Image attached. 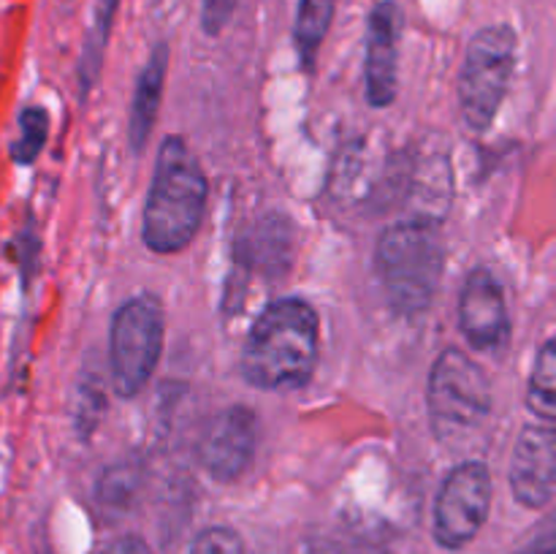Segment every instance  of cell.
Here are the masks:
<instances>
[{
    "label": "cell",
    "mask_w": 556,
    "mask_h": 554,
    "mask_svg": "<svg viewBox=\"0 0 556 554\" xmlns=\"http://www.w3.org/2000/svg\"><path fill=\"white\" fill-rule=\"evenodd\" d=\"M320 320L299 297L277 299L250 326L242 348V378L264 391L302 389L318 364Z\"/></svg>",
    "instance_id": "obj_1"
},
{
    "label": "cell",
    "mask_w": 556,
    "mask_h": 554,
    "mask_svg": "<svg viewBox=\"0 0 556 554\" xmlns=\"http://www.w3.org/2000/svg\"><path fill=\"white\" fill-rule=\"evenodd\" d=\"M210 182L182 136H166L157 150L150 196L141 217V239L157 255L182 253L199 234Z\"/></svg>",
    "instance_id": "obj_2"
},
{
    "label": "cell",
    "mask_w": 556,
    "mask_h": 554,
    "mask_svg": "<svg viewBox=\"0 0 556 554\" xmlns=\"http://www.w3.org/2000/svg\"><path fill=\"white\" fill-rule=\"evenodd\" d=\"M375 266L391 307L402 315H421L438 293L445 266L440 221L410 217L386 228L375 250Z\"/></svg>",
    "instance_id": "obj_3"
},
{
    "label": "cell",
    "mask_w": 556,
    "mask_h": 554,
    "mask_svg": "<svg viewBox=\"0 0 556 554\" xmlns=\"http://www.w3.org/2000/svg\"><path fill=\"white\" fill-rule=\"evenodd\" d=\"M516 33L510 25H486L470 38L459 74V109L467 130L486 134L497 117L516 71Z\"/></svg>",
    "instance_id": "obj_4"
},
{
    "label": "cell",
    "mask_w": 556,
    "mask_h": 554,
    "mask_svg": "<svg viewBox=\"0 0 556 554\" xmlns=\"http://www.w3.org/2000/svg\"><path fill=\"white\" fill-rule=\"evenodd\" d=\"M429 424L443 443L481 427L492 413L486 373L459 348H445L432 364L427 386Z\"/></svg>",
    "instance_id": "obj_5"
},
{
    "label": "cell",
    "mask_w": 556,
    "mask_h": 554,
    "mask_svg": "<svg viewBox=\"0 0 556 554\" xmlns=\"http://www.w3.org/2000/svg\"><path fill=\"white\" fill-rule=\"evenodd\" d=\"M166 337V313L155 293H139L114 313L109 331V364L114 391L136 396L155 375Z\"/></svg>",
    "instance_id": "obj_6"
},
{
    "label": "cell",
    "mask_w": 556,
    "mask_h": 554,
    "mask_svg": "<svg viewBox=\"0 0 556 554\" xmlns=\"http://www.w3.org/2000/svg\"><path fill=\"white\" fill-rule=\"evenodd\" d=\"M492 508V473L483 462H462L445 476L434 500V541L462 549L481 532Z\"/></svg>",
    "instance_id": "obj_7"
},
{
    "label": "cell",
    "mask_w": 556,
    "mask_h": 554,
    "mask_svg": "<svg viewBox=\"0 0 556 554\" xmlns=\"http://www.w3.org/2000/svg\"><path fill=\"white\" fill-rule=\"evenodd\" d=\"M261 443V418L253 407L231 405L212 416L199 438V462L215 481L231 483L244 476Z\"/></svg>",
    "instance_id": "obj_8"
},
{
    "label": "cell",
    "mask_w": 556,
    "mask_h": 554,
    "mask_svg": "<svg viewBox=\"0 0 556 554\" xmlns=\"http://www.w3.org/2000/svg\"><path fill=\"white\" fill-rule=\"evenodd\" d=\"M459 329L481 353H497L508 345L510 315L505 291L486 266H478L467 275L459 297Z\"/></svg>",
    "instance_id": "obj_9"
},
{
    "label": "cell",
    "mask_w": 556,
    "mask_h": 554,
    "mask_svg": "<svg viewBox=\"0 0 556 554\" xmlns=\"http://www.w3.org/2000/svg\"><path fill=\"white\" fill-rule=\"evenodd\" d=\"M510 492L525 508H543L556 494V424L521 429L510 456Z\"/></svg>",
    "instance_id": "obj_10"
},
{
    "label": "cell",
    "mask_w": 556,
    "mask_h": 554,
    "mask_svg": "<svg viewBox=\"0 0 556 554\" xmlns=\"http://www.w3.org/2000/svg\"><path fill=\"white\" fill-rule=\"evenodd\" d=\"M400 5L380 0L367 20V58H364V81L367 101L375 109H386L396 98V60H400Z\"/></svg>",
    "instance_id": "obj_11"
},
{
    "label": "cell",
    "mask_w": 556,
    "mask_h": 554,
    "mask_svg": "<svg viewBox=\"0 0 556 554\" xmlns=\"http://www.w3.org/2000/svg\"><path fill=\"white\" fill-rule=\"evenodd\" d=\"M166 71H168V43H155L150 52V60L141 68L139 81L134 90V103H130V117H128V139L130 150L141 152L144 144L150 141L152 125L157 119V109H161L163 85H166Z\"/></svg>",
    "instance_id": "obj_12"
},
{
    "label": "cell",
    "mask_w": 556,
    "mask_h": 554,
    "mask_svg": "<svg viewBox=\"0 0 556 554\" xmlns=\"http://www.w3.org/2000/svg\"><path fill=\"white\" fill-rule=\"evenodd\" d=\"M334 9L337 0H299L296 22H293V47H296L299 65L304 71L315 68L320 47L334 22Z\"/></svg>",
    "instance_id": "obj_13"
},
{
    "label": "cell",
    "mask_w": 556,
    "mask_h": 554,
    "mask_svg": "<svg viewBox=\"0 0 556 554\" xmlns=\"http://www.w3.org/2000/svg\"><path fill=\"white\" fill-rule=\"evenodd\" d=\"M527 405L546 424H556V340H548L538 351L527 386Z\"/></svg>",
    "instance_id": "obj_14"
},
{
    "label": "cell",
    "mask_w": 556,
    "mask_h": 554,
    "mask_svg": "<svg viewBox=\"0 0 556 554\" xmlns=\"http://www.w3.org/2000/svg\"><path fill=\"white\" fill-rule=\"evenodd\" d=\"M117 9H119V0H98L96 20H92L90 33H87V41H85V49H81V60H79L81 96H87V90L96 85L98 71H101L103 49H106L109 33H112Z\"/></svg>",
    "instance_id": "obj_15"
},
{
    "label": "cell",
    "mask_w": 556,
    "mask_h": 554,
    "mask_svg": "<svg viewBox=\"0 0 556 554\" xmlns=\"http://www.w3.org/2000/svg\"><path fill=\"white\" fill-rule=\"evenodd\" d=\"M136 492H139V470H134V467L128 465L109 467V470L98 478L96 498L103 511H117V514H123V511L130 508Z\"/></svg>",
    "instance_id": "obj_16"
},
{
    "label": "cell",
    "mask_w": 556,
    "mask_h": 554,
    "mask_svg": "<svg viewBox=\"0 0 556 554\" xmlns=\"http://www.w3.org/2000/svg\"><path fill=\"white\" fill-rule=\"evenodd\" d=\"M49 136V114L41 106H27L20 114V139L14 141V161L20 166H30L41 155L43 144Z\"/></svg>",
    "instance_id": "obj_17"
},
{
    "label": "cell",
    "mask_w": 556,
    "mask_h": 554,
    "mask_svg": "<svg viewBox=\"0 0 556 554\" xmlns=\"http://www.w3.org/2000/svg\"><path fill=\"white\" fill-rule=\"evenodd\" d=\"M188 554H248L244 552V541L239 532L228 530V527H210V530L199 532L190 546Z\"/></svg>",
    "instance_id": "obj_18"
},
{
    "label": "cell",
    "mask_w": 556,
    "mask_h": 554,
    "mask_svg": "<svg viewBox=\"0 0 556 554\" xmlns=\"http://www.w3.org/2000/svg\"><path fill=\"white\" fill-rule=\"evenodd\" d=\"M242 0H201V27L206 36H220Z\"/></svg>",
    "instance_id": "obj_19"
},
{
    "label": "cell",
    "mask_w": 556,
    "mask_h": 554,
    "mask_svg": "<svg viewBox=\"0 0 556 554\" xmlns=\"http://www.w3.org/2000/svg\"><path fill=\"white\" fill-rule=\"evenodd\" d=\"M307 554H375V549L369 546L364 538L337 532V536L315 538V541L309 543Z\"/></svg>",
    "instance_id": "obj_20"
},
{
    "label": "cell",
    "mask_w": 556,
    "mask_h": 554,
    "mask_svg": "<svg viewBox=\"0 0 556 554\" xmlns=\"http://www.w3.org/2000/svg\"><path fill=\"white\" fill-rule=\"evenodd\" d=\"M98 554H152V549L147 546L141 538L123 536V538H114V541H109Z\"/></svg>",
    "instance_id": "obj_21"
},
{
    "label": "cell",
    "mask_w": 556,
    "mask_h": 554,
    "mask_svg": "<svg viewBox=\"0 0 556 554\" xmlns=\"http://www.w3.org/2000/svg\"><path fill=\"white\" fill-rule=\"evenodd\" d=\"M521 554H556V525L543 530Z\"/></svg>",
    "instance_id": "obj_22"
}]
</instances>
